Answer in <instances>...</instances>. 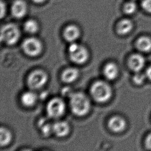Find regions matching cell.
I'll return each mask as SVG.
<instances>
[{
    "label": "cell",
    "instance_id": "1",
    "mask_svg": "<svg viewBox=\"0 0 151 151\" xmlns=\"http://www.w3.org/2000/svg\"><path fill=\"white\" fill-rule=\"evenodd\" d=\"M72 111L78 116H83L90 109V101L88 97L81 92L71 94L70 101Z\"/></svg>",
    "mask_w": 151,
    "mask_h": 151
},
{
    "label": "cell",
    "instance_id": "2",
    "mask_svg": "<svg viewBox=\"0 0 151 151\" xmlns=\"http://www.w3.org/2000/svg\"><path fill=\"white\" fill-rule=\"evenodd\" d=\"M90 92L94 100L100 103L107 102L112 96V90L109 85L102 81L92 84Z\"/></svg>",
    "mask_w": 151,
    "mask_h": 151
},
{
    "label": "cell",
    "instance_id": "3",
    "mask_svg": "<svg viewBox=\"0 0 151 151\" xmlns=\"http://www.w3.org/2000/svg\"><path fill=\"white\" fill-rule=\"evenodd\" d=\"M20 37V30L18 27L14 24H7L1 29V40L7 45H14L18 41Z\"/></svg>",
    "mask_w": 151,
    "mask_h": 151
},
{
    "label": "cell",
    "instance_id": "4",
    "mask_svg": "<svg viewBox=\"0 0 151 151\" xmlns=\"http://www.w3.org/2000/svg\"><path fill=\"white\" fill-rule=\"evenodd\" d=\"M70 57L72 61L78 64L85 63L88 58V52L85 47L76 43H72L69 47Z\"/></svg>",
    "mask_w": 151,
    "mask_h": 151
},
{
    "label": "cell",
    "instance_id": "5",
    "mask_svg": "<svg viewBox=\"0 0 151 151\" xmlns=\"http://www.w3.org/2000/svg\"><path fill=\"white\" fill-rule=\"evenodd\" d=\"M65 105L61 99L55 98L51 99L47 103V111L50 118H58L65 111Z\"/></svg>",
    "mask_w": 151,
    "mask_h": 151
},
{
    "label": "cell",
    "instance_id": "6",
    "mask_svg": "<svg viewBox=\"0 0 151 151\" xmlns=\"http://www.w3.org/2000/svg\"><path fill=\"white\" fill-rule=\"evenodd\" d=\"M47 80V74L45 72L37 70L29 74L27 78V84L32 89H38L45 85Z\"/></svg>",
    "mask_w": 151,
    "mask_h": 151
},
{
    "label": "cell",
    "instance_id": "7",
    "mask_svg": "<svg viewBox=\"0 0 151 151\" xmlns=\"http://www.w3.org/2000/svg\"><path fill=\"white\" fill-rule=\"evenodd\" d=\"M22 47L24 53L30 56H36L39 55L42 49L40 40L33 37L24 40L23 42Z\"/></svg>",
    "mask_w": 151,
    "mask_h": 151
},
{
    "label": "cell",
    "instance_id": "8",
    "mask_svg": "<svg viewBox=\"0 0 151 151\" xmlns=\"http://www.w3.org/2000/svg\"><path fill=\"white\" fill-rule=\"evenodd\" d=\"M145 57L140 54H134L129 58V67L135 72L141 71L145 67Z\"/></svg>",
    "mask_w": 151,
    "mask_h": 151
},
{
    "label": "cell",
    "instance_id": "9",
    "mask_svg": "<svg viewBox=\"0 0 151 151\" xmlns=\"http://www.w3.org/2000/svg\"><path fill=\"white\" fill-rule=\"evenodd\" d=\"M108 125L110 130L115 133L122 132L127 126V122L124 119L120 116H112L108 121Z\"/></svg>",
    "mask_w": 151,
    "mask_h": 151
},
{
    "label": "cell",
    "instance_id": "10",
    "mask_svg": "<svg viewBox=\"0 0 151 151\" xmlns=\"http://www.w3.org/2000/svg\"><path fill=\"white\" fill-rule=\"evenodd\" d=\"M27 11V4L23 0H16L13 3L12 6V13L15 18H22L26 14Z\"/></svg>",
    "mask_w": 151,
    "mask_h": 151
},
{
    "label": "cell",
    "instance_id": "11",
    "mask_svg": "<svg viewBox=\"0 0 151 151\" xmlns=\"http://www.w3.org/2000/svg\"><path fill=\"white\" fill-rule=\"evenodd\" d=\"M69 131V125L65 121H58L53 124V132L58 137L65 136Z\"/></svg>",
    "mask_w": 151,
    "mask_h": 151
},
{
    "label": "cell",
    "instance_id": "12",
    "mask_svg": "<svg viewBox=\"0 0 151 151\" xmlns=\"http://www.w3.org/2000/svg\"><path fill=\"white\" fill-rule=\"evenodd\" d=\"M80 32L78 27L71 25L65 28L63 36L67 41L70 42H73L78 39L80 36Z\"/></svg>",
    "mask_w": 151,
    "mask_h": 151
},
{
    "label": "cell",
    "instance_id": "13",
    "mask_svg": "<svg viewBox=\"0 0 151 151\" xmlns=\"http://www.w3.org/2000/svg\"><path fill=\"white\" fill-rule=\"evenodd\" d=\"M133 28V22L129 19H125L118 23L116 27V31L119 35H125L130 33Z\"/></svg>",
    "mask_w": 151,
    "mask_h": 151
},
{
    "label": "cell",
    "instance_id": "14",
    "mask_svg": "<svg viewBox=\"0 0 151 151\" xmlns=\"http://www.w3.org/2000/svg\"><path fill=\"white\" fill-rule=\"evenodd\" d=\"M104 75L108 80H114L118 75L119 69L117 65L113 63H109L104 67Z\"/></svg>",
    "mask_w": 151,
    "mask_h": 151
},
{
    "label": "cell",
    "instance_id": "15",
    "mask_svg": "<svg viewBox=\"0 0 151 151\" xmlns=\"http://www.w3.org/2000/svg\"><path fill=\"white\" fill-rule=\"evenodd\" d=\"M78 71L74 68H69L64 70L61 75L63 82L70 83L76 80L78 76Z\"/></svg>",
    "mask_w": 151,
    "mask_h": 151
},
{
    "label": "cell",
    "instance_id": "16",
    "mask_svg": "<svg viewBox=\"0 0 151 151\" xmlns=\"http://www.w3.org/2000/svg\"><path fill=\"white\" fill-rule=\"evenodd\" d=\"M136 47L139 51L149 52L151 51V38L147 36L139 38L136 42Z\"/></svg>",
    "mask_w": 151,
    "mask_h": 151
},
{
    "label": "cell",
    "instance_id": "17",
    "mask_svg": "<svg viewBox=\"0 0 151 151\" xmlns=\"http://www.w3.org/2000/svg\"><path fill=\"white\" fill-rule=\"evenodd\" d=\"M21 102L24 106L31 107L35 104L37 100V96L32 91H27L22 95Z\"/></svg>",
    "mask_w": 151,
    "mask_h": 151
},
{
    "label": "cell",
    "instance_id": "18",
    "mask_svg": "<svg viewBox=\"0 0 151 151\" xmlns=\"http://www.w3.org/2000/svg\"><path fill=\"white\" fill-rule=\"evenodd\" d=\"M12 134L10 131L6 128L1 127L0 129V145L4 147L8 145L12 140Z\"/></svg>",
    "mask_w": 151,
    "mask_h": 151
},
{
    "label": "cell",
    "instance_id": "19",
    "mask_svg": "<svg viewBox=\"0 0 151 151\" xmlns=\"http://www.w3.org/2000/svg\"><path fill=\"white\" fill-rule=\"evenodd\" d=\"M53 125L46 119H41L39 122V127L44 135H49L53 132Z\"/></svg>",
    "mask_w": 151,
    "mask_h": 151
},
{
    "label": "cell",
    "instance_id": "20",
    "mask_svg": "<svg viewBox=\"0 0 151 151\" xmlns=\"http://www.w3.org/2000/svg\"><path fill=\"white\" fill-rule=\"evenodd\" d=\"M24 29L27 33L34 34L36 33L38 29V23L35 20H29L25 23Z\"/></svg>",
    "mask_w": 151,
    "mask_h": 151
},
{
    "label": "cell",
    "instance_id": "21",
    "mask_svg": "<svg viewBox=\"0 0 151 151\" xmlns=\"http://www.w3.org/2000/svg\"><path fill=\"white\" fill-rule=\"evenodd\" d=\"M137 9V5L134 2H129L125 4L123 10L127 14H133Z\"/></svg>",
    "mask_w": 151,
    "mask_h": 151
},
{
    "label": "cell",
    "instance_id": "22",
    "mask_svg": "<svg viewBox=\"0 0 151 151\" xmlns=\"http://www.w3.org/2000/svg\"><path fill=\"white\" fill-rule=\"evenodd\" d=\"M146 78L147 76L145 73H143L141 71L136 72L133 76V81L135 84L141 85L144 83Z\"/></svg>",
    "mask_w": 151,
    "mask_h": 151
},
{
    "label": "cell",
    "instance_id": "23",
    "mask_svg": "<svg viewBox=\"0 0 151 151\" xmlns=\"http://www.w3.org/2000/svg\"><path fill=\"white\" fill-rule=\"evenodd\" d=\"M142 7L145 12L151 14V0H143Z\"/></svg>",
    "mask_w": 151,
    "mask_h": 151
},
{
    "label": "cell",
    "instance_id": "24",
    "mask_svg": "<svg viewBox=\"0 0 151 151\" xmlns=\"http://www.w3.org/2000/svg\"><path fill=\"white\" fill-rule=\"evenodd\" d=\"M145 146L147 149L151 150V133L147 135L145 141Z\"/></svg>",
    "mask_w": 151,
    "mask_h": 151
},
{
    "label": "cell",
    "instance_id": "25",
    "mask_svg": "<svg viewBox=\"0 0 151 151\" xmlns=\"http://www.w3.org/2000/svg\"><path fill=\"white\" fill-rule=\"evenodd\" d=\"M1 16L2 18L5 12V5L3 2H1Z\"/></svg>",
    "mask_w": 151,
    "mask_h": 151
},
{
    "label": "cell",
    "instance_id": "26",
    "mask_svg": "<svg viewBox=\"0 0 151 151\" xmlns=\"http://www.w3.org/2000/svg\"><path fill=\"white\" fill-rule=\"evenodd\" d=\"M145 74V76H147V78H149V80H151V65L147 69Z\"/></svg>",
    "mask_w": 151,
    "mask_h": 151
},
{
    "label": "cell",
    "instance_id": "27",
    "mask_svg": "<svg viewBox=\"0 0 151 151\" xmlns=\"http://www.w3.org/2000/svg\"><path fill=\"white\" fill-rule=\"evenodd\" d=\"M33 1L36 3H41L44 2L45 0H33Z\"/></svg>",
    "mask_w": 151,
    "mask_h": 151
}]
</instances>
